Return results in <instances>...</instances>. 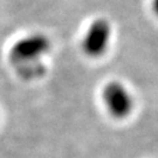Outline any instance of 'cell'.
Instances as JSON below:
<instances>
[{
    "instance_id": "277c9868",
    "label": "cell",
    "mask_w": 158,
    "mask_h": 158,
    "mask_svg": "<svg viewBox=\"0 0 158 158\" xmlns=\"http://www.w3.org/2000/svg\"><path fill=\"white\" fill-rule=\"evenodd\" d=\"M152 7H153V11H155V13L158 15V0H153V1H152Z\"/></svg>"
},
{
    "instance_id": "6da1fadb",
    "label": "cell",
    "mask_w": 158,
    "mask_h": 158,
    "mask_svg": "<svg viewBox=\"0 0 158 158\" xmlns=\"http://www.w3.org/2000/svg\"><path fill=\"white\" fill-rule=\"evenodd\" d=\"M49 40L44 34H31L17 41L12 47L10 56L18 68L39 63L40 59L49 51Z\"/></svg>"
},
{
    "instance_id": "3957f363",
    "label": "cell",
    "mask_w": 158,
    "mask_h": 158,
    "mask_svg": "<svg viewBox=\"0 0 158 158\" xmlns=\"http://www.w3.org/2000/svg\"><path fill=\"white\" fill-rule=\"evenodd\" d=\"M103 102L108 111L116 118H124L132 110V97L123 85L111 82L103 90Z\"/></svg>"
},
{
    "instance_id": "7a4b0ae2",
    "label": "cell",
    "mask_w": 158,
    "mask_h": 158,
    "mask_svg": "<svg viewBox=\"0 0 158 158\" xmlns=\"http://www.w3.org/2000/svg\"><path fill=\"white\" fill-rule=\"evenodd\" d=\"M111 35V28L107 20L96 19L87 29L82 40V48L88 56L98 57L107 51Z\"/></svg>"
}]
</instances>
